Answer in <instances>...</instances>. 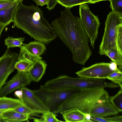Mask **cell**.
I'll list each match as a JSON object with an SVG mask.
<instances>
[{"instance_id": "6da1fadb", "label": "cell", "mask_w": 122, "mask_h": 122, "mask_svg": "<svg viewBox=\"0 0 122 122\" xmlns=\"http://www.w3.org/2000/svg\"><path fill=\"white\" fill-rule=\"evenodd\" d=\"M51 25L57 36L68 47L76 63L84 65L92 54L90 41L80 18L74 16L71 8H65Z\"/></svg>"}, {"instance_id": "7a4b0ae2", "label": "cell", "mask_w": 122, "mask_h": 122, "mask_svg": "<svg viewBox=\"0 0 122 122\" xmlns=\"http://www.w3.org/2000/svg\"><path fill=\"white\" fill-rule=\"evenodd\" d=\"M13 22L18 28L44 44L57 38L52 27L44 17L43 11L34 5L27 6L20 2L15 9Z\"/></svg>"}, {"instance_id": "3957f363", "label": "cell", "mask_w": 122, "mask_h": 122, "mask_svg": "<svg viewBox=\"0 0 122 122\" xmlns=\"http://www.w3.org/2000/svg\"><path fill=\"white\" fill-rule=\"evenodd\" d=\"M108 92L103 87L81 90L68 99L60 108L58 113L78 109L89 113L94 106L109 100Z\"/></svg>"}, {"instance_id": "277c9868", "label": "cell", "mask_w": 122, "mask_h": 122, "mask_svg": "<svg viewBox=\"0 0 122 122\" xmlns=\"http://www.w3.org/2000/svg\"><path fill=\"white\" fill-rule=\"evenodd\" d=\"M48 88L63 89L76 88L83 89L103 87L116 88L120 87L118 84L103 79L79 77H72L62 75L49 80L44 85Z\"/></svg>"}, {"instance_id": "5b68a950", "label": "cell", "mask_w": 122, "mask_h": 122, "mask_svg": "<svg viewBox=\"0 0 122 122\" xmlns=\"http://www.w3.org/2000/svg\"><path fill=\"white\" fill-rule=\"evenodd\" d=\"M81 90L76 88L52 89L41 85L38 89L32 90L49 111L56 114L68 99Z\"/></svg>"}, {"instance_id": "8992f818", "label": "cell", "mask_w": 122, "mask_h": 122, "mask_svg": "<svg viewBox=\"0 0 122 122\" xmlns=\"http://www.w3.org/2000/svg\"><path fill=\"white\" fill-rule=\"evenodd\" d=\"M121 26L122 15L112 11L110 12L107 15L104 34L99 47V53L101 55H104L105 51L109 48H117V38Z\"/></svg>"}, {"instance_id": "52a82bcc", "label": "cell", "mask_w": 122, "mask_h": 122, "mask_svg": "<svg viewBox=\"0 0 122 122\" xmlns=\"http://www.w3.org/2000/svg\"><path fill=\"white\" fill-rule=\"evenodd\" d=\"M80 18L86 32L90 40V45L94 49L100 23L97 16L93 14L86 3L79 5Z\"/></svg>"}, {"instance_id": "ba28073f", "label": "cell", "mask_w": 122, "mask_h": 122, "mask_svg": "<svg viewBox=\"0 0 122 122\" xmlns=\"http://www.w3.org/2000/svg\"><path fill=\"white\" fill-rule=\"evenodd\" d=\"M19 54L11 52L7 49L0 57V90L6 83L10 75L13 72L15 65L18 61Z\"/></svg>"}, {"instance_id": "9c48e42d", "label": "cell", "mask_w": 122, "mask_h": 122, "mask_svg": "<svg viewBox=\"0 0 122 122\" xmlns=\"http://www.w3.org/2000/svg\"><path fill=\"white\" fill-rule=\"evenodd\" d=\"M110 63H98L88 67H84L76 72L79 77L104 79L114 71L110 67Z\"/></svg>"}, {"instance_id": "30bf717a", "label": "cell", "mask_w": 122, "mask_h": 122, "mask_svg": "<svg viewBox=\"0 0 122 122\" xmlns=\"http://www.w3.org/2000/svg\"><path fill=\"white\" fill-rule=\"evenodd\" d=\"M31 81L28 73L18 71L16 74L6 82L0 90V97L6 96L17 89L30 85Z\"/></svg>"}, {"instance_id": "8fae6325", "label": "cell", "mask_w": 122, "mask_h": 122, "mask_svg": "<svg viewBox=\"0 0 122 122\" xmlns=\"http://www.w3.org/2000/svg\"><path fill=\"white\" fill-rule=\"evenodd\" d=\"M22 97L21 100L34 114H42L49 111L42 101L32 90L25 87L21 88Z\"/></svg>"}, {"instance_id": "7c38bea8", "label": "cell", "mask_w": 122, "mask_h": 122, "mask_svg": "<svg viewBox=\"0 0 122 122\" xmlns=\"http://www.w3.org/2000/svg\"><path fill=\"white\" fill-rule=\"evenodd\" d=\"M119 113L109 100L94 106L90 110L89 113L91 116L104 117L115 115Z\"/></svg>"}, {"instance_id": "4fadbf2b", "label": "cell", "mask_w": 122, "mask_h": 122, "mask_svg": "<svg viewBox=\"0 0 122 122\" xmlns=\"http://www.w3.org/2000/svg\"><path fill=\"white\" fill-rule=\"evenodd\" d=\"M41 59H38L34 63L28 72L32 81L38 82L45 73L47 64Z\"/></svg>"}, {"instance_id": "5bb4252c", "label": "cell", "mask_w": 122, "mask_h": 122, "mask_svg": "<svg viewBox=\"0 0 122 122\" xmlns=\"http://www.w3.org/2000/svg\"><path fill=\"white\" fill-rule=\"evenodd\" d=\"M30 115L16 112L13 110H7L2 113L0 118L5 122H21L28 121Z\"/></svg>"}, {"instance_id": "9a60e30c", "label": "cell", "mask_w": 122, "mask_h": 122, "mask_svg": "<svg viewBox=\"0 0 122 122\" xmlns=\"http://www.w3.org/2000/svg\"><path fill=\"white\" fill-rule=\"evenodd\" d=\"M25 105L19 99L14 98L6 96L0 97V110H13L21 106Z\"/></svg>"}, {"instance_id": "2e32d148", "label": "cell", "mask_w": 122, "mask_h": 122, "mask_svg": "<svg viewBox=\"0 0 122 122\" xmlns=\"http://www.w3.org/2000/svg\"><path fill=\"white\" fill-rule=\"evenodd\" d=\"M19 3L17 2L12 6L0 10V23L6 26L13 22L15 9Z\"/></svg>"}, {"instance_id": "e0dca14e", "label": "cell", "mask_w": 122, "mask_h": 122, "mask_svg": "<svg viewBox=\"0 0 122 122\" xmlns=\"http://www.w3.org/2000/svg\"><path fill=\"white\" fill-rule=\"evenodd\" d=\"M61 114L65 122H86L84 113L78 109L70 110Z\"/></svg>"}, {"instance_id": "ac0fdd59", "label": "cell", "mask_w": 122, "mask_h": 122, "mask_svg": "<svg viewBox=\"0 0 122 122\" xmlns=\"http://www.w3.org/2000/svg\"><path fill=\"white\" fill-rule=\"evenodd\" d=\"M22 45L31 54L37 56H40L46 50L44 44L38 41H32Z\"/></svg>"}, {"instance_id": "d6986e66", "label": "cell", "mask_w": 122, "mask_h": 122, "mask_svg": "<svg viewBox=\"0 0 122 122\" xmlns=\"http://www.w3.org/2000/svg\"><path fill=\"white\" fill-rule=\"evenodd\" d=\"M104 55L108 56L112 61L115 62L118 66V69L122 71V53L119 51L117 48H109L105 51Z\"/></svg>"}, {"instance_id": "ffe728a7", "label": "cell", "mask_w": 122, "mask_h": 122, "mask_svg": "<svg viewBox=\"0 0 122 122\" xmlns=\"http://www.w3.org/2000/svg\"><path fill=\"white\" fill-rule=\"evenodd\" d=\"M56 113L50 111L42 114L39 118H32L34 121L36 122H59L63 121H60L56 117Z\"/></svg>"}, {"instance_id": "44dd1931", "label": "cell", "mask_w": 122, "mask_h": 122, "mask_svg": "<svg viewBox=\"0 0 122 122\" xmlns=\"http://www.w3.org/2000/svg\"><path fill=\"white\" fill-rule=\"evenodd\" d=\"M42 59L40 56H34L30 53L24 46H22L20 48V50L18 57V60L21 59H26L34 63L37 60Z\"/></svg>"}, {"instance_id": "7402d4cb", "label": "cell", "mask_w": 122, "mask_h": 122, "mask_svg": "<svg viewBox=\"0 0 122 122\" xmlns=\"http://www.w3.org/2000/svg\"><path fill=\"white\" fill-rule=\"evenodd\" d=\"M110 101L119 112L122 111V88L114 95L110 96Z\"/></svg>"}, {"instance_id": "603a6c76", "label": "cell", "mask_w": 122, "mask_h": 122, "mask_svg": "<svg viewBox=\"0 0 122 122\" xmlns=\"http://www.w3.org/2000/svg\"><path fill=\"white\" fill-rule=\"evenodd\" d=\"M24 40V37L14 38L8 36L5 40V44L7 46V49L16 47L20 48Z\"/></svg>"}, {"instance_id": "cb8c5ba5", "label": "cell", "mask_w": 122, "mask_h": 122, "mask_svg": "<svg viewBox=\"0 0 122 122\" xmlns=\"http://www.w3.org/2000/svg\"><path fill=\"white\" fill-rule=\"evenodd\" d=\"M33 63L27 60L21 59L16 63L15 68L19 71L28 73Z\"/></svg>"}, {"instance_id": "d4e9b609", "label": "cell", "mask_w": 122, "mask_h": 122, "mask_svg": "<svg viewBox=\"0 0 122 122\" xmlns=\"http://www.w3.org/2000/svg\"><path fill=\"white\" fill-rule=\"evenodd\" d=\"M106 79L119 85L120 87L122 88V72L118 68L108 75Z\"/></svg>"}, {"instance_id": "484cf974", "label": "cell", "mask_w": 122, "mask_h": 122, "mask_svg": "<svg viewBox=\"0 0 122 122\" xmlns=\"http://www.w3.org/2000/svg\"><path fill=\"white\" fill-rule=\"evenodd\" d=\"M91 0H57L58 3L65 8H71L81 4L89 3Z\"/></svg>"}, {"instance_id": "4316f807", "label": "cell", "mask_w": 122, "mask_h": 122, "mask_svg": "<svg viewBox=\"0 0 122 122\" xmlns=\"http://www.w3.org/2000/svg\"><path fill=\"white\" fill-rule=\"evenodd\" d=\"M112 11L122 15V0H109Z\"/></svg>"}, {"instance_id": "83f0119b", "label": "cell", "mask_w": 122, "mask_h": 122, "mask_svg": "<svg viewBox=\"0 0 122 122\" xmlns=\"http://www.w3.org/2000/svg\"><path fill=\"white\" fill-rule=\"evenodd\" d=\"M21 113L30 115L34 114V112L25 105H24L13 110Z\"/></svg>"}, {"instance_id": "f1b7e54d", "label": "cell", "mask_w": 122, "mask_h": 122, "mask_svg": "<svg viewBox=\"0 0 122 122\" xmlns=\"http://www.w3.org/2000/svg\"><path fill=\"white\" fill-rule=\"evenodd\" d=\"M17 2H18L17 0H0V10L10 7Z\"/></svg>"}, {"instance_id": "f546056e", "label": "cell", "mask_w": 122, "mask_h": 122, "mask_svg": "<svg viewBox=\"0 0 122 122\" xmlns=\"http://www.w3.org/2000/svg\"><path fill=\"white\" fill-rule=\"evenodd\" d=\"M116 45L118 50L122 53V26L120 27L118 30Z\"/></svg>"}, {"instance_id": "4dcf8cb0", "label": "cell", "mask_w": 122, "mask_h": 122, "mask_svg": "<svg viewBox=\"0 0 122 122\" xmlns=\"http://www.w3.org/2000/svg\"><path fill=\"white\" fill-rule=\"evenodd\" d=\"M105 122H122V116H116L110 117H104Z\"/></svg>"}, {"instance_id": "1f68e13d", "label": "cell", "mask_w": 122, "mask_h": 122, "mask_svg": "<svg viewBox=\"0 0 122 122\" xmlns=\"http://www.w3.org/2000/svg\"><path fill=\"white\" fill-rule=\"evenodd\" d=\"M57 3V0H48L46 8L49 11L52 10L54 9Z\"/></svg>"}, {"instance_id": "d6a6232c", "label": "cell", "mask_w": 122, "mask_h": 122, "mask_svg": "<svg viewBox=\"0 0 122 122\" xmlns=\"http://www.w3.org/2000/svg\"><path fill=\"white\" fill-rule=\"evenodd\" d=\"M36 3L37 6L40 5L43 6L45 5H47L48 2V0H33Z\"/></svg>"}, {"instance_id": "836d02e7", "label": "cell", "mask_w": 122, "mask_h": 122, "mask_svg": "<svg viewBox=\"0 0 122 122\" xmlns=\"http://www.w3.org/2000/svg\"><path fill=\"white\" fill-rule=\"evenodd\" d=\"M109 63L110 68L112 70L115 71L118 69L117 67V65L115 62L112 61Z\"/></svg>"}, {"instance_id": "e575fe53", "label": "cell", "mask_w": 122, "mask_h": 122, "mask_svg": "<svg viewBox=\"0 0 122 122\" xmlns=\"http://www.w3.org/2000/svg\"><path fill=\"white\" fill-rule=\"evenodd\" d=\"M15 96L21 100L22 97V91L20 89L19 90H17L14 92Z\"/></svg>"}, {"instance_id": "d590c367", "label": "cell", "mask_w": 122, "mask_h": 122, "mask_svg": "<svg viewBox=\"0 0 122 122\" xmlns=\"http://www.w3.org/2000/svg\"><path fill=\"white\" fill-rule=\"evenodd\" d=\"M86 122H91V116L89 113H84Z\"/></svg>"}, {"instance_id": "8d00e7d4", "label": "cell", "mask_w": 122, "mask_h": 122, "mask_svg": "<svg viewBox=\"0 0 122 122\" xmlns=\"http://www.w3.org/2000/svg\"><path fill=\"white\" fill-rule=\"evenodd\" d=\"M91 0L89 3L90 4H95L102 1L107 0Z\"/></svg>"}, {"instance_id": "74e56055", "label": "cell", "mask_w": 122, "mask_h": 122, "mask_svg": "<svg viewBox=\"0 0 122 122\" xmlns=\"http://www.w3.org/2000/svg\"><path fill=\"white\" fill-rule=\"evenodd\" d=\"M6 26L5 25H0V37L1 33L4 28Z\"/></svg>"}, {"instance_id": "f35d334b", "label": "cell", "mask_w": 122, "mask_h": 122, "mask_svg": "<svg viewBox=\"0 0 122 122\" xmlns=\"http://www.w3.org/2000/svg\"><path fill=\"white\" fill-rule=\"evenodd\" d=\"M6 110H0V118L1 117L2 113Z\"/></svg>"}, {"instance_id": "ab89813d", "label": "cell", "mask_w": 122, "mask_h": 122, "mask_svg": "<svg viewBox=\"0 0 122 122\" xmlns=\"http://www.w3.org/2000/svg\"><path fill=\"white\" fill-rule=\"evenodd\" d=\"M18 2L19 3L20 2H22L24 0H17Z\"/></svg>"}, {"instance_id": "60d3db41", "label": "cell", "mask_w": 122, "mask_h": 122, "mask_svg": "<svg viewBox=\"0 0 122 122\" xmlns=\"http://www.w3.org/2000/svg\"><path fill=\"white\" fill-rule=\"evenodd\" d=\"M2 122V120L1 118H0V122Z\"/></svg>"}, {"instance_id": "b9f144b4", "label": "cell", "mask_w": 122, "mask_h": 122, "mask_svg": "<svg viewBox=\"0 0 122 122\" xmlns=\"http://www.w3.org/2000/svg\"><path fill=\"white\" fill-rule=\"evenodd\" d=\"M2 24H1L0 23V25H1Z\"/></svg>"}]
</instances>
